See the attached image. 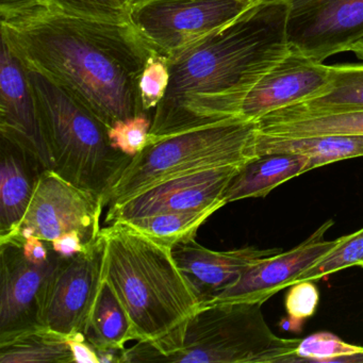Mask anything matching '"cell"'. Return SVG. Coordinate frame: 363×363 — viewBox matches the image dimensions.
Listing matches in <instances>:
<instances>
[{
  "label": "cell",
  "mask_w": 363,
  "mask_h": 363,
  "mask_svg": "<svg viewBox=\"0 0 363 363\" xmlns=\"http://www.w3.org/2000/svg\"><path fill=\"white\" fill-rule=\"evenodd\" d=\"M1 40L27 69L73 95L108 128L142 113L139 82L154 50L130 21L79 16L46 0L0 8Z\"/></svg>",
  "instance_id": "6da1fadb"
},
{
  "label": "cell",
  "mask_w": 363,
  "mask_h": 363,
  "mask_svg": "<svg viewBox=\"0 0 363 363\" xmlns=\"http://www.w3.org/2000/svg\"><path fill=\"white\" fill-rule=\"evenodd\" d=\"M286 16V4L265 0L167 59L147 143L239 118L250 89L290 52Z\"/></svg>",
  "instance_id": "7a4b0ae2"
},
{
  "label": "cell",
  "mask_w": 363,
  "mask_h": 363,
  "mask_svg": "<svg viewBox=\"0 0 363 363\" xmlns=\"http://www.w3.org/2000/svg\"><path fill=\"white\" fill-rule=\"evenodd\" d=\"M104 279L126 309L137 341L160 343L179 330L201 305L173 250L125 222L101 229Z\"/></svg>",
  "instance_id": "3957f363"
},
{
  "label": "cell",
  "mask_w": 363,
  "mask_h": 363,
  "mask_svg": "<svg viewBox=\"0 0 363 363\" xmlns=\"http://www.w3.org/2000/svg\"><path fill=\"white\" fill-rule=\"evenodd\" d=\"M262 303L199 306L169 339L138 341L120 363H293L299 339L278 337Z\"/></svg>",
  "instance_id": "277c9868"
},
{
  "label": "cell",
  "mask_w": 363,
  "mask_h": 363,
  "mask_svg": "<svg viewBox=\"0 0 363 363\" xmlns=\"http://www.w3.org/2000/svg\"><path fill=\"white\" fill-rule=\"evenodd\" d=\"M27 75L52 171L103 197L107 207L133 158L111 145L108 127L73 95L37 71L27 69Z\"/></svg>",
  "instance_id": "5b68a950"
},
{
  "label": "cell",
  "mask_w": 363,
  "mask_h": 363,
  "mask_svg": "<svg viewBox=\"0 0 363 363\" xmlns=\"http://www.w3.org/2000/svg\"><path fill=\"white\" fill-rule=\"evenodd\" d=\"M258 124L237 118L147 143L131 159L108 196L122 203L169 178L205 169L241 167L256 158Z\"/></svg>",
  "instance_id": "8992f818"
},
{
  "label": "cell",
  "mask_w": 363,
  "mask_h": 363,
  "mask_svg": "<svg viewBox=\"0 0 363 363\" xmlns=\"http://www.w3.org/2000/svg\"><path fill=\"white\" fill-rule=\"evenodd\" d=\"M252 7L240 0H135L129 21L155 52L169 59Z\"/></svg>",
  "instance_id": "52a82bcc"
},
{
  "label": "cell",
  "mask_w": 363,
  "mask_h": 363,
  "mask_svg": "<svg viewBox=\"0 0 363 363\" xmlns=\"http://www.w3.org/2000/svg\"><path fill=\"white\" fill-rule=\"evenodd\" d=\"M105 207L103 197L75 186L52 169H45L26 216L9 241L23 243L26 238L38 237L52 242L69 231H77L84 243L90 246L101 235Z\"/></svg>",
  "instance_id": "ba28073f"
},
{
  "label": "cell",
  "mask_w": 363,
  "mask_h": 363,
  "mask_svg": "<svg viewBox=\"0 0 363 363\" xmlns=\"http://www.w3.org/2000/svg\"><path fill=\"white\" fill-rule=\"evenodd\" d=\"M291 50L323 63L363 40V0H279Z\"/></svg>",
  "instance_id": "9c48e42d"
},
{
  "label": "cell",
  "mask_w": 363,
  "mask_h": 363,
  "mask_svg": "<svg viewBox=\"0 0 363 363\" xmlns=\"http://www.w3.org/2000/svg\"><path fill=\"white\" fill-rule=\"evenodd\" d=\"M62 257L52 250L48 262H29L22 243H0V343L43 326L48 293Z\"/></svg>",
  "instance_id": "30bf717a"
},
{
  "label": "cell",
  "mask_w": 363,
  "mask_h": 363,
  "mask_svg": "<svg viewBox=\"0 0 363 363\" xmlns=\"http://www.w3.org/2000/svg\"><path fill=\"white\" fill-rule=\"evenodd\" d=\"M105 240L73 258H62L48 293L43 326L65 337L84 333L104 280Z\"/></svg>",
  "instance_id": "8fae6325"
},
{
  "label": "cell",
  "mask_w": 363,
  "mask_h": 363,
  "mask_svg": "<svg viewBox=\"0 0 363 363\" xmlns=\"http://www.w3.org/2000/svg\"><path fill=\"white\" fill-rule=\"evenodd\" d=\"M241 167L205 169L159 182L110 206L106 223L127 222L164 212L222 209L226 205L225 191Z\"/></svg>",
  "instance_id": "7c38bea8"
},
{
  "label": "cell",
  "mask_w": 363,
  "mask_h": 363,
  "mask_svg": "<svg viewBox=\"0 0 363 363\" xmlns=\"http://www.w3.org/2000/svg\"><path fill=\"white\" fill-rule=\"evenodd\" d=\"M333 224V220H326L292 250H281L259 261L246 269L235 284L201 306L218 303H264L282 289L290 286L299 273L311 267L340 243L341 238L333 241L325 240V235Z\"/></svg>",
  "instance_id": "4fadbf2b"
},
{
  "label": "cell",
  "mask_w": 363,
  "mask_h": 363,
  "mask_svg": "<svg viewBox=\"0 0 363 363\" xmlns=\"http://www.w3.org/2000/svg\"><path fill=\"white\" fill-rule=\"evenodd\" d=\"M330 88V67L291 50L250 89L239 108V118H261L315 99Z\"/></svg>",
  "instance_id": "5bb4252c"
},
{
  "label": "cell",
  "mask_w": 363,
  "mask_h": 363,
  "mask_svg": "<svg viewBox=\"0 0 363 363\" xmlns=\"http://www.w3.org/2000/svg\"><path fill=\"white\" fill-rule=\"evenodd\" d=\"M0 137L24 148L46 169H52L26 67L4 40L0 57Z\"/></svg>",
  "instance_id": "9a60e30c"
},
{
  "label": "cell",
  "mask_w": 363,
  "mask_h": 363,
  "mask_svg": "<svg viewBox=\"0 0 363 363\" xmlns=\"http://www.w3.org/2000/svg\"><path fill=\"white\" fill-rule=\"evenodd\" d=\"M280 252V248L257 246L218 252L201 245L195 239L173 248L174 258L190 281L201 305L235 284L246 269Z\"/></svg>",
  "instance_id": "2e32d148"
},
{
  "label": "cell",
  "mask_w": 363,
  "mask_h": 363,
  "mask_svg": "<svg viewBox=\"0 0 363 363\" xmlns=\"http://www.w3.org/2000/svg\"><path fill=\"white\" fill-rule=\"evenodd\" d=\"M45 167L24 148L1 137L0 142V243L16 235L26 216Z\"/></svg>",
  "instance_id": "e0dca14e"
},
{
  "label": "cell",
  "mask_w": 363,
  "mask_h": 363,
  "mask_svg": "<svg viewBox=\"0 0 363 363\" xmlns=\"http://www.w3.org/2000/svg\"><path fill=\"white\" fill-rule=\"evenodd\" d=\"M362 111L363 65H330V88L326 93L276 110L257 123L269 125Z\"/></svg>",
  "instance_id": "ac0fdd59"
},
{
  "label": "cell",
  "mask_w": 363,
  "mask_h": 363,
  "mask_svg": "<svg viewBox=\"0 0 363 363\" xmlns=\"http://www.w3.org/2000/svg\"><path fill=\"white\" fill-rule=\"evenodd\" d=\"M312 171L309 157L298 154H267L240 167L225 191V201L265 197L284 182Z\"/></svg>",
  "instance_id": "d6986e66"
},
{
  "label": "cell",
  "mask_w": 363,
  "mask_h": 363,
  "mask_svg": "<svg viewBox=\"0 0 363 363\" xmlns=\"http://www.w3.org/2000/svg\"><path fill=\"white\" fill-rule=\"evenodd\" d=\"M284 152L309 157L311 169H315L339 161L363 157V135H329L289 139L259 133L256 143L257 157Z\"/></svg>",
  "instance_id": "ffe728a7"
},
{
  "label": "cell",
  "mask_w": 363,
  "mask_h": 363,
  "mask_svg": "<svg viewBox=\"0 0 363 363\" xmlns=\"http://www.w3.org/2000/svg\"><path fill=\"white\" fill-rule=\"evenodd\" d=\"M84 335L95 348L125 350L128 342L137 340L126 309L106 279L91 310Z\"/></svg>",
  "instance_id": "44dd1931"
},
{
  "label": "cell",
  "mask_w": 363,
  "mask_h": 363,
  "mask_svg": "<svg viewBox=\"0 0 363 363\" xmlns=\"http://www.w3.org/2000/svg\"><path fill=\"white\" fill-rule=\"evenodd\" d=\"M69 337L39 327L0 343V363H72Z\"/></svg>",
  "instance_id": "7402d4cb"
},
{
  "label": "cell",
  "mask_w": 363,
  "mask_h": 363,
  "mask_svg": "<svg viewBox=\"0 0 363 363\" xmlns=\"http://www.w3.org/2000/svg\"><path fill=\"white\" fill-rule=\"evenodd\" d=\"M218 210L220 209L211 208L199 211L164 212L125 223L146 237L173 250L178 244L195 239L201 225Z\"/></svg>",
  "instance_id": "603a6c76"
},
{
  "label": "cell",
  "mask_w": 363,
  "mask_h": 363,
  "mask_svg": "<svg viewBox=\"0 0 363 363\" xmlns=\"http://www.w3.org/2000/svg\"><path fill=\"white\" fill-rule=\"evenodd\" d=\"M258 129L259 133L262 135L289 139L329 135H363V111L292 122L258 125Z\"/></svg>",
  "instance_id": "cb8c5ba5"
},
{
  "label": "cell",
  "mask_w": 363,
  "mask_h": 363,
  "mask_svg": "<svg viewBox=\"0 0 363 363\" xmlns=\"http://www.w3.org/2000/svg\"><path fill=\"white\" fill-rule=\"evenodd\" d=\"M295 362L363 363V346L347 343L326 331L315 333L301 340Z\"/></svg>",
  "instance_id": "d4e9b609"
},
{
  "label": "cell",
  "mask_w": 363,
  "mask_h": 363,
  "mask_svg": "<svg viewBox=\"0 0 363 363\" xmlns=\"http://www.w3.org/2000/svg\"><path fill=\"white\" fill-rule=\"evenodd\" d=\"M363 260V228L352 235L341 237L340 243L328 254L318 259L314 264L299 273L292 284L303 280L323 279L335 272L352 265H358ZM291 284V286H292Z\"/></svg>",
  "instance_id": "484cf974"
},
{
  "label": "cell",
  "mask_w": 363,
  "mask_h": 363,
  "mask_svg": "<svg viewBox=\"0 0 363 363\" xmlns=\"http://www.w3.org/2000/svg\"><path fill=\"white\" fill-rule=\"evenodd\" d=\"M152 124V114L146 112L118 121L108 128L110 143L116 150L135 158L147 145Z\"/></svg>",
  "instance_id": "4316f807"
},
{
  "label": "cell",
  "mask_w": 363,
  "mask_h": 363,
  "mask_svg": "<svg viewBox=\"0 0 363 363\" xmlns=\"http://www.w3.org/2000/svg\"><path fill=\"white\" fill-rule=\"evenodd\" d=\"M169 84V60L152 52L146 62L139 82L142 109L146 113L154 114Z\"/></svg>",
  "instance_id": "83f0119b"
},
{
  "label": "cell",
  "mask_w": 363,
  "mask_h": 363,
  "mask_svg": "<svg viewBox=\"0 0 363 363\" xmlns=\"http://www.w3.org/2000/svg\"><path fill=\"white\" fill-rule=\"evenodd\" d=\"M60 9L79 16L112 21H129V0H46Z\"/></svg>",
  "instance_id": "f1b7e54d"
},
{
  "label": "cell",
  "mask_w": 363,
  "mask_h": 363,
  "mask_svg": "<svg viewBox=\"0 0 363 363\" xmlns=\"http://www.w3.org/2000/svg\"><path fill=\"white\" fill-rule=\"evenodd\" d=\"M320 292L311 280H303L290 286L286 297L288 324L292 330H296L307 318H311L318 309Z\"/></svg>",
  "instance_id": "f546056e"
},
{
  "label": "cell",
  "mask_w": 363,
  "mask_h": 363,
  "mask_svg": "<svg viewBox=\"0 0 363 363\" xmlns=\"http://www.w3.org/2000/svg\"><path fill=\"white\" fill-rule=\"evenodd\" d=\"M50 243L52 250L62 258H73L89 247L84 243L77 231H69V233H65Z\"/></svg>",
  "instance_id": "4dcf8cb0"
},
{
  "label": "cell",
  "mask_w": 363,
  "mask_h": 363,
  "mask_svg": "<svg viewBox=\"0 0 363 363\" xmlns=\"http://www.w3.org/2000/svg\"><path fill=\"white\" fill-rule=\"evenodd\" d=\"M22 247L24 256L33 264H44L52 256V250L50 242L38 237L26 238L23 241Z\"/></svg>",
  "instance_id": "1f68e13d"
},
{
  "label": "cell",
  "mask_w": 363,
  "mask_h": 363,
  "mask_svg": "<svg viewBox=\"0 0 363 363\" xmlns=\"http://www.w3.org/2000/svg\"><path fill=\"white\" fill-rule=\"evenodd\" d=\"M69 346L73 354L74 362L99 363L96 350L86 340L84 333H76L69 337Z\"/></svg>",
  "instance_id": "d6a6232c"
},
{
  "label": "cell",
  "mask_w": 363,
  "mask_h": 363,
  "mask_svg": "<svg viewBox=\"0 0 363 363\" xmlns=\"http://www.w3.org/2000/svg\"><path fill=\"white\" fill-rule=\"evenodd\" d=\"M352 52H354L359 59L363 60V40L360 43L357 44V45L352 48Z\"/></svg>",
  "instance_id": "836d02e7"
},
{
  "label": "cell",
  "mask_w": 363,
  "mask_h": 363,
  "mask_svg": "<svg viewBox=\"0 0 363 363\" xmlns=\"http://www.w3.org/2000/svg\"><path fill=\"white\" fill-rule=\"evenodd\" d=\"M25 0H0V8L10 7L16 4L23 3Z\"/></svg>",
  "instance_id": "e575fe53"
},
{
  "label": "cell",
  "mask_w": 363,
  "mask_h": 363,
  "mask_svg": "<svg viewBox=\"0 0 363 363\" xmlns=\"http://www.w3.org/2000/svg\"><path fill=\"white\" fill-rule=\"evenodd\" d=\"M240 1H243V3L248 4V5L250 6H255L262 3V1H265V0H240Z\"/></svg>",
  "instance_id": "d590c367"
},
{
  "label": "cell",
  "mask_w": 363,
  "mask_h": 363,
  "mask_svg": "<svg viewBox=\"0 0 363 363\" xmlns=\"http://www.w3.org/2000/svg\"><path fill=\"white\" fill-rule=\"evenodd\" d=\"M358 267H363V260L358 263Z\"/></svg>",
  "instance_id": "8d00e7d4"
},
{
  "label": "cell",
  "mask_w": 363,
  "mask_h": 363,
  "mask_svg": "<svg viewBox=\"0 0 363 363\" xmlns=\"http://www.w3.org/2000/svg\"><path fill=\"white\" fill-rule=\"evenodd\" d=\"M129 1H130V3H133V1H135V0H129Z\"/></svg>",
  "instance_id": "74e56055"
}]
</instances>
